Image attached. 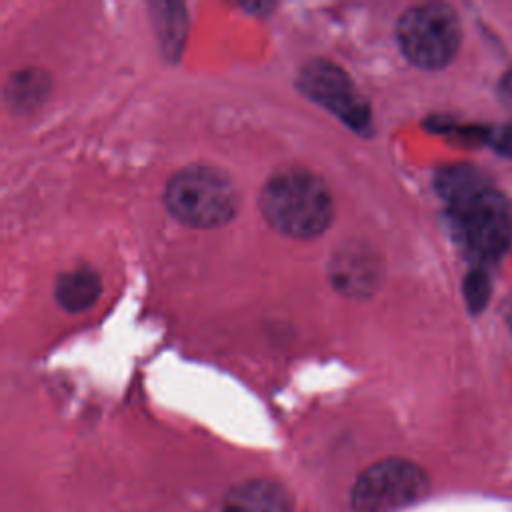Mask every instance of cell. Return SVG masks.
I'll use <instances>...</instances> for the list:
<instances>
[{
    "label": "cell",
    "instance_id": "obj_12",
    "mask_svg": "<svg viewBox=\"0 0 512 512\" xmlns=\"http://www.w3.org/2000/svg\"><path fill=\"white\" fill-rule=\"evenodd\" d=\"M488 140L496 148L498 154L512 158V122L504 124L492 132L488 130Z\"/></svg>",
    "mask_w": 512,
    "mask_h": 512
},
{
    "label": "cell",
    "instance_id": "obj_14",
    "mask_svg": "<svg viewBox=\"0 0 512 512\" xmlns=\"http://www.w3.org/2000/svg\"><path fill=\"white\" fill-rule=\"evenodd\" d=\"M506 322H508V328H510V332H512V300H510L508 306H506Z\"/></svg>",
    "mask_w": 512,
    "mask_h": 512
},
{
    "label": "cell",
    "instance_id": "obj_6",
    "mask_svg": "<svg viewBox=\"0 0 512 512\" xmlns=\"http://www.w3.org/2000/svg\"><path fill=\"white\" fill-rule=\"evenodd\" d=\"M302 90L320 104L342 114L350 124H364L366 112L356 98L350 78L330 62H310L302 68Z\"/></svg>",
    "mask_w": 512,
    "mask_h": 512
},
{
    "label": "cell",
    "instance_id": "obj_5",
    "mask_svg": "<svg viewBox=\"0 0 512 512\" xmlns=\"http://www.w3.org/2000/svg\"><path fill=\"white\" fill-rule=\"evenodd\" d=\"M428 492L426 472L404 458H384L362 470L350 500L356 512H392L420 500Z\"/></svg>",
    "mask_w": 512,
    "mask_h": 512
},
{
    "label": "cell",
    "instance_id": "obj_10",
    "mask_svg": "<svg viewBox=\"0 0 512 512\" xmlns=\"http://www.w3.org/2000/svg\"><path fill=\"white\" fill-rule=\"evenodd\" d=\"M436 184L440 194L450 202V206L488 188L486 174L466 164H456L440 170Z\"/></svg>",
    "mask_w": 512,
    "mask_h": 512
},
{
    "label": "cell",
    "instance_id": "obj_4",
    "mask_svg": "<svg viewBox=\"0 0 512 512\" xmlns=\"http://www.w3.org/2000/svg\"><path fill=\"white\" fill-rule=\"evenodd\" d=\"M456 238L478 262L500 260L512 244V208L506 196L486 188L450 206Z\"/></svg>",
    "mask_w": 512,
    "mask_h": 512
},
{
    "label": "cell",
    "instance_id": "obj_9",
    "mask_svg": "<svg viewBox=\"0 0 512 512\" xmlns=\"http://www.w3.org/2000/svg\"><path fill=\"white\" fill-rule=\"evenodd\" d=\"M56 300L62 308L70 312L86 310L94 304V300L100 294V278L92 268L76 266L66 272H62L56 280Z\"/></svg>",
    "mask_w": 512,
    "mask_h": 512
},
{
    "label": "cell",
    "instance_id": "obj_8",
    "mask_svg": "<svg viewBox=\"0 0 512 512\" xmlns=\"http://www.w3.org/2000/svg\"><path fill=\"white\" fill-rule=\"evenodd\" d=\"M222 512H292V498L282 484L252 478L228 490Z\"/></svg>",
    "mask_w": 512,
    "mask_h": 512
},
{
    "label": "cell",
    "instance_id": "obj_11",
    "mask_svg": "<svg viewBox=\"0 0 512 512\" xmlns=\"http://www.w3.org/2000/svg\"><path fill=\"white\" fill-rule=\"evenodd\" d=\"M490 278L482 268H474L464 280V296L472 312H482L490 298Z\"/></svg>",
    "mask_w": 512,
    "mask_h": 512
},
{
    "label": "cell",
    "instance_id": "obj_3",
    "mask_svg": "<svg viewBox=\"0 0 512 512\" xmlns=\"http://www.w3.org/2000/svg\"><path fill=\"white\" fill-rule=\"evenodd\" d=\"M396 38L404 56L420 68L446 66L458 52L462 26L456 10L442 2L416 4L402 12Z\"/></svg>",
    "mask_w": 512,
    "mask_h": 512
},
{
    "label": "cell",
    "instance_id": "obj_7",
    "mask_svg": "<svg viewBox=\"0 0 512 512\" xmlns=\"http://www.w3.org/2000/svg\"><path fill=\"white\" fill-rule=\"evenodd\" d=\"M378 276L380 272L376 256L366 248L348 246L332 258V284L348 296H366L376 286Z\"/></svg>",
    "mask_w": 512,
    "mask_h": 512
},
{
    "label": "cell",
    "instance_id": "obj_13",
    "mask_svg": "<svg viewBox=\"0 0 512 512\" xmlns=\"http://www.w3.org/2000/svg\"><path fill=\"white\" fill-rule=\"evenodd\" d=\"M498 94L502 98L504 104L512 106V70L506 72L502 78H500V84H498Z\"/></svg>",
    "mask_w": 512,
    "mask_h": 512
},
{
    "label": "cell",
    "instance_id": "obj_1",
    "mask_svg": "<svg viewBox=\"0 0 512 512\" xmlns=\"http://www.w3.org/2000/svg\"><path fill=\"white\" fill-rule=\"evenodd\" d=\"M260 212L284 236L314 238L334 216V202L320 176L304 168H284L268 178L260 192Z\"/></svg>",
    "mask_w": 512,
    "mask_h": 512
},
{
    "label": "cell",
    "instance_id": "obj_2",
    "mask_svg": "<svg viewBox=\"0 0 512 512\" xmlns=\"http://www.w3.org/2000/svg\"><path fill=\"white\" fill-rule=\"evenodd\" d=\"M168 212L192 228H216L234 218L238 192L232 178L214 166L194 164L178 170L164 188Z\"/></svg>",
    "mask_w": 512,
    "mask_h": 512
}]
</instances>
